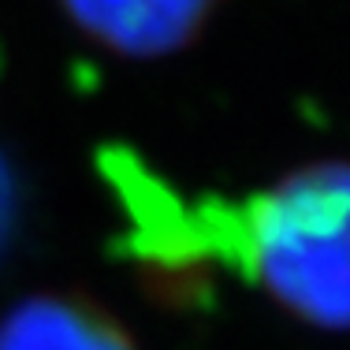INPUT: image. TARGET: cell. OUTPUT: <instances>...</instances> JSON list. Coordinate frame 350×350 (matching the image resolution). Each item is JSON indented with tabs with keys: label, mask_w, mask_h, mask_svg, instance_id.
Listing matches in <instances>:
<instances>
[{
	"label": "cell",
	"mask_w": 350,
	"mask_h": 350,
	"mask_svg": "<svg viewBox=\"0 0 350 350\" xmlns=\"http://www.w3.org/2000/svg\"><path fill=\"white\" fill-rule=\"evenodd\" d=\"M272 302L317 328H350V161L283 175L205 235Z\"/></svg>",
	"instance_id": "cell-1"
},
{
	"label": "cell",
	"mask_w": 350,
	"mask_h": 350,
	"mask_svg": "<svg viewBox=\"0 0 350 350\" xmlns=\"http://www.w3.org/2000/svg\"><path fill=\"white\" fill-rule=\"evenodd\" d=\"M90 41L131 60L179 53L205 30L220 0H60Z\"/></svg>",
	"instance_id": "cell-2"
},
{
	"label": "cell",
	"mask_w": 350,
	"mask_h": 350,
	"mask_svg": "<svg viewBox=\"0 0 350 350\" xmlns=\"http://www.w3.org/2000/svg\"><path fill=\"white\" fill-rule=\"evenodd\" d=\"M0 350H135V343L86 302L30 298L0 321Z\"/></svg>",
	"instance_id": "cell-3"
},
{
	"label": "cell",
	"mask_w": 350,
	"mask_h": 350,
	"mask_svg": "<svg viewBox=\"0 0 350 350\" xmlns=\"http://www.w3.org/2000/svg\"><path fill=\"white\" fill-rule=\"evenodd\" d=\"M8 213H12V179H8V168L0 161V235L8 228Z\"/></svg>",
	"instance_id": "cell-4"
}]
</instances>
